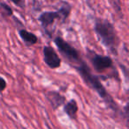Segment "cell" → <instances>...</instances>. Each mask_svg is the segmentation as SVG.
Returning a JSON list of instances; mask_svg holds the SVG:
<instances>
[{"mask_svg": "<svg viewBox=\"0 0 129 129\" xmlns=\"http://www.w3.org/2000/svg\"><path fill=\"white\" fill-rule=\"evenodd\" d=\"M72 67L75 69V70L78 72V74L81 76V77L82 78L83 82L86 83L87 86H88L90 89L95 90L99 95V97L106 103V105H108L109 108L112 109L115 112H117L119 111V106H118V105L116 104L115 101L113 100V99L110 95V93L106 90L105 87L102 83L99 77H97V76L94 75L92 73L88 65L83 60L79 64H76Z\"/></svg>", "mask_w": 129, "mask_h": 129, "instance_id": "6da1fadb", "label": "cell"}, {"mask_svg": "<svg viewBox=\"0 0 129 129\" xmlns=\"http://www.w3.org/2000/svg\"><path fill=\"white\" fill-rule=\"evenodd\" d=\"M93 30L101 44L112 54H118L120 39L114 25L109 19L96 18Z\"/></svg>", "mask_w": 129, "mask_h": 129, "instance_id": "7a4b0ae2", "label": "cell"}, {"mask_svg": "<svg viewBox=\"0 0 129 129\" xmlns=\"http://www.w3.org/2000/svg\"><path fill=\"white\" fill-rule=\"evenodd\" d=\"M53 41L60 54L72 66L79 64L82 61L79 51L61 36H56Z\"/></svg>", "mask_w": 129, "mask_h": 129, "instance_id": "3957f363", "label": "cell"}, {"mask_svg": "<svg viewBox=\"0 0 129 129\" xmlns=\"http://www.w3.org/2000/svg\"><path fill=\"white\" fill-rule=\"evenodd\" d=\"M87 50H88V57L91 62L92 67L98 73H102L113 67V60L109 55L97 54L90 49Z\"/></svg>", "mask_w": 129, "mask_h": 129, "instance_id": "277c9868", "label": "cell"}, {"mask_svg": "<svg viewBox=\"0 0 129 129\" xmlns=\"http://www.w3.org/2000/svg\"><path fill=\"white\" fill-rule=\"evenodd\" d=\"M57 19H62V15H61L59 10L43 12L37 18V20L40 22L45 34H48L49 37L50 38L52 36V34L50 32V28L53 26Z\"/></svg>", "mask_w": 129, "mask_h": 129, "instance_id": "5b68a950", "label": "cell"}, {"mask_svg": "<svg viewBox=\"0 0 129 129\" xmlns=\"http://www.w3.org/2000/svg\"><path fill=\"white\" fill-rule=\"evenodd\" d=\"M43 61L44 63L51 70H57L60 68L62 60L60 56L57 53L53 47L51 46H44L43 48Z\"/></svg>", "mask_w": 129, "mask_h": 129, "instance_id": "8992f818", "label": "cell"}, {"mask_svg": "<svg viewBox=\"0 0 129 129\" xmlns=\"http://www.w3.org/2000/svg\"><path fill=\"white\" fill-rule=\"evenodd\" d=\"M45 96L54 111L57 110L59 107L64 105V104L66 102V99L65 96H63L62 94L56 90H50L47 92Z\"/></svg>", "mask_w": 129, "mask_h": 129, "instance_id": "52a82bcc", "label": "cell"}, {"mask_svg": "<svg viewBox=\"0 0 129 129\" xmlns=\"http://www.w3.org/2000/svg\"><path fill=\"white\" fill-rule=\"evenodd\" d=\"M79 112L78 103L75 99H72L64 104V112L71 119H76L77 113Z\"/></svg>", "mask_w": 129, "mask_h": 129, "instance_id": "ba28073f", "label": "cell"}, {"mask_svg": "<svg viewBox=\"0 0 129 129\" xmlns=\"http://www.w3.org/2000/svg\"><path fill=\"white\" fill-rule=\"evenodd\" d=\"M19 35L27 46H34V45L37 44L38 42L37 35L24 28L19 29Z\"/></svg>", "mask_w": 129, "mask_h": 129, "instance_id": "9c48e42d", "label": "cell"}, {"mask_svg": "<svg viewBox=\"0 0 129 129\" xmlns=\"http://www.w3.org/2000/svg\"><path fill=\"white\" fill-rule=\"evenodd\" d=\"M59 10V12H60L61 15H62V22L65 23L71 14V12H72V5H71L68 2L64 1Z\"/></svg>", "mask_w": 129, "mask_h": 129, "instance_id": "30bf717a", "label": "cell"}, {"mask_svg": "<svg viewBox=\"0 0 129 129\" xmlns=\"http://www.w3.org/2000/svg\"><path fill=\"white\" fill-rule=\"evenodd\" d=\"M0 9L3 12V14L6 17H12L13 16V10L8 4L5 2H0Z\"/></svg>", "mask_w": 129, "mask_h": 129, "instance_id": "8fae6325", "label": "cell"}, {"mask_svg": "<svg viewBox=\"0 0 129 129\" xmlns=\"http://www.w3.org/2000/svg\"><path fill=\"white\" fill-rule=\"evenodd\" d=\"M14 5L21 9H24L26 7V1L25 0H10Z\"/></svg>", "mask_w": 129, "mask_h": 129, "instance_id": "7c38bea8", "label": "cell"}, {"mask_svg": "<svg viewBox=\"0 0 129 129\" xmlns=\"http://www.w3.org/2000/svg\"><path fill=\"white\" fill-rule=\"evenodd\" d=\"M6 86H7V83H6L5 79L3 77H1V76H0V93H2V92L5 90Z\"/></svg>", "mask_w": 129, "mask_h": 129, "instance_id": "4fadbf2b", "label": "cell"}]
</instances>
